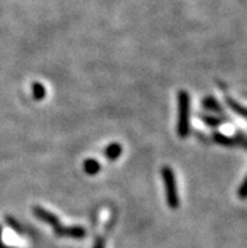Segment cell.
<instances>
[{"label":"cell","instance_id":"obj_1","mask_svg":"<svg viewBox=\"0 0 247 248\" xmlns=\"http://www.w3.org/2000/svg\"><path fill=\"white\" fill-rule=\"evenodd\" d=\"M33 213H34L39 219L53 227L54 232H56L58 236H67L72 237V238H83V237L86 236V231H84L82 227H62L60 223V219H58L53 213L46 211L43 208L34 207L33 208Z\"/></svg>","mask_w":247,"mask_h":248},{"label":"cell","instance_id":"obj_2","mask_svg":"<svg viewBox=\"0 0 247 248\" xmlns=\"http://www.w3.org/2000/svg\"><path fill=\"white\" fill-rule=\"evenodd\" d=\"M179 102V123H178V135L185 138L189 134V113H191V100L189 94L185 91H181L178 94Z\"/></svg>","mask_w":247,"mask_h":248},{"label":"cell","instance_id":"obj_3","mask_svg":"<svg viewBox=\"0 0 247 248\" xmlns=\"http://www.w3.org/2000/svg\"><path fill=\"white\" fill-rule=\"evenodd\" d=\"M162 176H163L164 186H165V194L168 205L172 209H177L179 207V197L178 190H177V184H175L174 174L169 167H164L162 169Z\"/></svg>","mask_w":247,"mask_h":248},{"label":"cell","instance_id":"obj_4","mask_svg":"<svg viewBox=\"0 0 247 248\" xmlns=\"http://www.w3.org/2000/svg\"><path fill=\"white\" fill-rule=\"evenodd\" d=\"M202 105L206 110L208 111H213V112H217V113H222V106L218 104V101L216 100L214 97H206L203 98L202 101Z\"/></svg>","mask_w":247,"mask_h":248},{"label":"cell","instance_id":"obj_5","mask_svg":"<svg viewBox=\"0 0 247 248\" xmlns=\"http://www.w3.org/2000/svg\"><path fill=\"white\" fill-rule=\"evenodd\" d=\"M122 148L120 144H110L105 150V156L110 160H116L121 155Z\"/></svg>","mask_w":247,"mask_h":248},{"label":"cell","instance_id":"obj_6","mask_svg":"<svg viewBox=\"0 0 247 248\" xmlns=\"http://www.w3.org/2000/svg\"><path fill=\"white\" fill-rule=\"evenodd\" d=\"M100 163L95 159H87L83 163V169L88 175H95L100 171Z\"/></svg>","mask_w":247,"mask_h":248},{"label":"cell","instance_id":"obj_7","mask_svg":"<svg viewBox=\"0 0 247 248\" xmlns=\"http://www.w3.org/2000/svg\"><path fill=\"white\" fill-rule=\"evenodd\" d=\"M226 101H227V104L230 105V107H231L232 110L235 111V112H237L238 115H241L242 117L246 116V111H245L244 107H242L241 105H238L236 101H233V98H231L230 96L226 94Z\"/></svg>","mask_w":247,"mask_h":248},{"label":"cell","instance_id":"obj_8","mask_svg":"<svg viewBox=\"0 0 247 248\" xmlns=\"http://www.w3.org/2000/svg\"><path fill=\"white\" fill-rule=\"evenodd\" d=\"M32 88H33V97H34L35 100L41 101L42 98H44V96H46V88L43 87V85L35 82V83H33Z\"/></svg>","mask_w":247,"mask_h":248},{"label":"cell","instance_id":"obj_9","mask_svg":"<svg viewBox=\"0 0 247 248\" xmlns=\"http://www.w3.org/2000/svg\"><path fill=\"white\" fill-rule=\"evenodd\" d=\"M199 117L204 124H207V125L211 126V127H216V126L221 125V124L223 123L222 120L218 119V117L210 116V115H199Z\"/></svg>","mask_w":247,"mask_h":248},{"label":"cell","instance_id":"obj_10","mask_svg":"<svg viewBox=\"0 0 247 248\" xmlns=\"http://www.w3.org/2000/svg\"><path fill=\"white\" fill-rule=\"evenodd\" d=\"M213 139H214V141H217L218 144L229 145V146L230 145H235L236 142H237L235 139L227 138V136L222 135V134H218V132H214V134H213Z\"/></svg>","mask_w":247,"mask_h":248},{"label":"cell","instance_id":"obj_11","mask_svg":"<svg viewBox=\"0 0 247 248\" xmlns=\"http://www.w3.org/2000/svg\"><path fill=\"white\" fill-rule=\"evenodd\" d=\"M94 248H105V242H103V239L99 237V238L96 239V242H95Z\"/></svg>","mask_w":247,"mask_h":248},{"label":"cell","instance_id":"obj_12","mask_svg":"<svg viewBox=\"0 0 247 248\" xmlns=\"http://www.w3.org/2000/svg\"><path fill=\"white\" fill-rule=\"evenodd\" d=\"M245 186H246V180L242 183L241 188H240V195H241V198H245V192H246V190H245Z\"/></svg>","mask_w":247,"mask_h":248},{"label":"cell","instance_id":"obj_13","mask_svg":"<svg viewBox=\"0 0 247 248\" xmlns=\"http://www.w3.org/2000/svg\"><path fill=\"white\" fill-rule=\"evenodd\" d=\"M0 248H8L6 246H4L3 243H1V228H0Z\"/></svg>","mask_w":247,"mask_h":248}]
</instances>
